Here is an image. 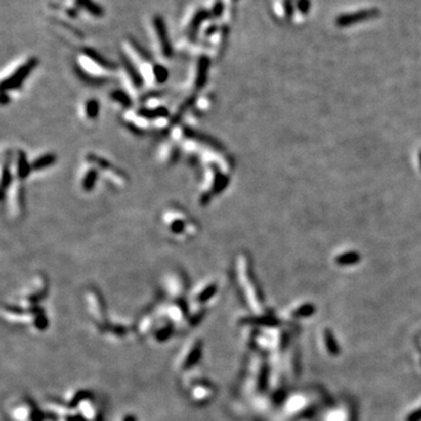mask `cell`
I'll return each instance as SVG.
<instances>
[{"label": "cell", "instance_id": "1", "mask_svg": "<svg viewBox=\"0 0 421 421\" xmlns=\"http://www.w3.org/2000/svg\"><path fill=\"white\" fill-rule=\"evenodd\" d=\"M161 221L166 232L176 239L186 240L193 238L198 233V224L179 206H170L165 209Z\"/></svg>", "mask_w": 421, "mask_h": 421}, {"label": "cell", "instance_id": "2", "mask_svg": "<svg viewBox=\"0 0 421 421\" xmlns=\"http://www.w3.org/2000/svg\"><path fill=\"white\" fill-rule=\"evenodd\" d=\"M204 165V182H202L200 192H199V202L201 205H207L216 195L220 194L226 190L229 180V175L221 170L216 164L202 163Z\"/></svg>", "mask_w": 421, "mask_h": 421}, {"label": "cell", "instance_id": "3", "mask_svg": "<svg viewBox=\"0 0 421 421\" xmlns=\"http://www.w3.org/2000/svg\"><path fill=\"white\" fill-rule=\"evenodd\" d=\"M37 63H39V60L33 56V58H29L25 62H22L20 66H18L7 76L4 77L2 81L3 94H9L14 92V90L20 89L32 71L36 68Z\"/></svg>", "mask_w": 421, "mask_h": 421}, {"label": "cell", "instance_id": "4", "mask_svg": "<svg viewBox=\"0 0 421 421\" xmlns=\"http://www.w3.org/2000/svg\"><path fill=\"white\" fill-rule=\"evenodd\" d=\"M85 159L95 165L100 170L101 174L104 175L105 179H107L108 182H110L112 185L122 189V187H124L128 184L127 175L124 174L122 170H119L117 166H115L114 164L110 163L108 159H105L104 157H101L97 155V153L89 152L86 155Z\"/></svg>", "mask_w": 421, "mask_h": 421}, {"label": "cell", "instance_id": "5", "mask_svg": "<svg viewBox=\"0 0 421 421\" xmlns=\"http://www.w3.org/2000/svg\"><path fill=\"white\" fill-rule=\"evenodd\" d=\"M3 201L7 200L9 214L13 219H19L25 209V191L24 182L14 179L5 194L2 195Z\"/></svg>", "mask_w": 421, "mask_h": 421}, {"label": "cell", "instance_id": "6", "mask_svg": "<svg viewBox=\"0 0 421 421\" xmlns=\"http://www.w3.org/2000/svg\"><path fill=\"white\" fill-rule=\"evenodd\" d=\"M210 66V59L207 55H200L197 60L195 71L193 80L189 87V95L187 96H198L199 92L207 83L208 70Z\"/></svg>", "mask_w": 421, "mask_h": 421}, {"label": "cell", "instance_id": "7", "mask_svg": "<svg viewBox=\"0 0 421 421\" xmlns=\"http://www.w3.org/2000/svg\"><path fill=\"white\" fill-rule=\"evenodd\" d=\"M201 351L202 343L200 340H194L190 342L189 345H186V348L184 349L182 355H180L178 362H177V367L180 371L190 370L191 367H193L199 362V359L201 357Z\"/></svg>", "mask_w": 421, "mask_h": 421}, {"label": "cell", "instance_id": "8", "mask_svg": "<svg viewBox=\"0 0 421 421\" xmlns=\"http://www.w3.org/2000/svg\"><path fill=\"white\" fill-rule=\"evenodd\" d=\"M101 172L95 165L90 161L83 159V165L80 171V178H78V185L80 189L86 193H90L95 190L96 184L99 182Z\"/></svg>", "mask_w": 421, "mask_h": 421}, {"label": "cell", "instance_id": "9", "mask_svg": "<svg viewBox=\"0 0 421 421\" xmlns=\"http://www.w3.org/2000/svg\"><path fill=\"white\" fill-rule=\"evenodd\" d=\"M153 28H155L158 43L160 46V53L165 59H171L174 55V48H172L170 37H169V32L166 28L163 17L155 16L152 20Z\"/></svg>", "mask_w": 421, "mask_h": 421}, {"label": "cell", "instance_id": "10", "mask_svg": "<svg viewBox=\"0 0 421 421\" xmlns=\"http://www.w3.org/2000/svg\"><path fill=\"white\" fill-rule=\"evenodd\" d=\"M47 291H48V285H47V282L45 280L44 276L41 275H37L35 276V279L33 280L31 287H29V290H25L22 292L21 295V300L22 302L27 303V304H33L35 303L36 301H40L41 299H44L45 296L47 295Z\"/></svg>", "mask_w": 421, "mask_h": 421}, {"label": "cell", "instance_id": "11", "mask_svg": "<svg viewBox=\"0 0 421 421\" xmlns=\"http://www.w3.org/2000/svg\"><path fill=\"white\" fill-rule=\"evenodd\" d=\"M86 296H87V303L90 314H92L97 324H102L105 321V307L99 291L96 289H88Z\"/></svg>", "mask_w": 421, "mask_h": 421}, {"label": "cell", "instance_id": "12", "mask_svg": "<svg viewBox=\"0 0 421 421\" xmlns=\"http://www.w3.org/2000/svg\"><path fill=\"white\" fill-rule=\"evenodd\" d=\"M214 392H216V389L213 385H210L207 382L197 379V383H192V386H191L190 397L194 403L206 404L213 399L214 394H216Z\"/></svg>", "mask_w": 421, "mask_h": 421}, {"label": "cell", "instance_id": "13", "mask_svg": "<svg viewBox=\"0 0 421 421\" xmlns=\"http://www.w3.org/2000/svg\"><path fill=\"white\" fill-rule=\"evenodd\" d=\"M11 414H12V418L17 421H39L44 418L43 413L36 411L34 406L27 403V401L14 406Z\"/></svg>", "mask_w": 421, "mask_h": 421}, {"label": "cell", "instance_id": "14", "mask_svg": "<svg viewBox=\"0 0 421 421\" xmlns=\"http://www.w3.org/2000/svg\"><path fill=\"white\" fill-rule=\"evenodd\" d=\"M163 314L167 316L171 323H180L189 317L187 307L183 300H172V302L163 307Z\"/></svg>", "mask_w": 421, "mask_h": 421}, {"label": "cell", "instance_id": "15", "mask_svg": "<svg viewBox=\"0 0 421 421\" xmlns=\"http://www.w3.org/2000/svg\"><path fill=\"white\" fill-rule=\"evenodd\" d=\"M13 171L14 179L20 182H24L32 174L31 161L27 159V156L22 150H18L16 156H13Z\"/></svg>", "mask_w": 421, "mask_h": 421}, {"label": "cell", "instance_id": "16", "mask_svg": "<svg viewBox=\"0 0 421 421\" xmlns=\"http://www.w3.org/2000/svg\"><path fill=\"white\" fill-rule=\"evenodd\" d=\"M209 18H212V16H210V11L208 10L199 9L197 12L194 13V16L192 17V19H191L190 24L187 25V28H186L187 37H189L191 41H195L201 25L204 24L206 20H208Z\"/></svg>", "mask_w": 421, "mask_h": 421}, {"label": "cell", "instance_id": "17", "mask_svg": "<svg viewBox=\"0 0 421 421\" xmlns=\"http://www.w3.org/2000/svg\"><path fill=\"white\" fill-rule=\"evenodd\" d=\"M378 14V11L375 9L372 10H365V11H359V12L356 13H349V14H343V16L338 17L336 20V24L341 27L343 26H350L353 24H358L360 21L368 20V19H372Z\"/></svg>", "mask_w": 421, "mask_h": 421}, {"label": "cell", "instance_id": "18", "mask_svg": "<svg viewBox=\"0 0 421 421\" xmlns=\"http://www.w3.org/2000/svg\"><path fill=\"white\" fill-rule=\"evenodd\" d=\"M81 117L85 122L93 123L95 122L100 116V102L97 99L89 97L86 99L81 104L80 108Z\"/></svg>", "mask_w": 421, "mask_h": 421}, {"label": "cell", "instance_id": "19", "mask_svg": "<svg viewBox=\"0 0 421 421\" xmlns=\"http://www.w3.org/2000/svg\"><path fill=\"white\" fill-rule=\"evenodd\" d=\"M218 292V285L216 281H210L204 283L193 295V303L198 304L199 307L204 306L205 303L209 302L213 298H216Z\"/></svg>", "mask_w": 421, "mask_h": 421}, {"label": "cell", "instance_id": "20", "mask_svg": "<svg viewBox=\"0 0 421 421\" xmlns=\"http://www.w3.org/2000/svg\"><path fill=\"white\" fill-rule=\"evenodd\" d=\"M109 100H110V103L115 108L119 109L123 112L131 110L134 104V99L127 93V90H114V92L109 94Z\"/></svg>", "mask_w": 421, "mask_h": 421}, {"label": "cell", "instance_id": "21", "mask_svg": "<svg viewBox=\"0 0 421 421\" xmlns=\"http://www.w3.org/2000/svg\"><path fill=\"white\" fill-rule=\"evenodd\" d=\"M179 157V148L176 142L171 140V142L164 143L160 146L159 153H158V159L165 165H171L178 159Z\"/></svg>", "mask_w": 421, "mask_h": 421}, {"label": "cell", "instance_id": "22", "mask_svg": "<svg viewBox=\"0 0 421 421\" xmlns=\"http://www.w3.org/2000/svg\"><path fill=\"white\" fill-rule=\"evenodd\" d=\"M82 53H83V56H86L89 61H92L94 65L100 67L104 71H114L117 69V66L114 62H110L108 59H105L104 56L101 55L100 53H97L95 50H93V48H85Z\"/></svg>", "mask_w": 421, "mask_h": 421}, {"label": "cell", "instance_id": "23", "mask_svg": "<svg viewBox=\"0 0 421 421\" xmlns=\"http://www.w3.org/2000/svg\"><path fill=\"white\" fill-rule=\"evenodd\" d=\"M167 289L174 300H182V296L186 290L185 277L180 274H172L167 280Z\"/></svg>", "mask_w": 421, "mask_h": 421}, {"label": "cell", "instance_id": "24", "mask_svg": "<svg viewBox=\"0 0 421 421\" xmlns=\"http://www.w3.org/2000/svg\"><path fill=\"white\" fill-rule=\"evenodd\" d=\"M56 161H58V157H56L55 153H53V152L41 153L40 156L35 157L34 159L31 161L32 172H40V171L48 170L50 167L54 166Z\"/></svg>", "mask_w": 421, "mask_h": 421}, {"label": "cell", "instance_id": "25", "mask_svg": "<svg viewBox=\"0 0 421 421\" xmlns=\"http://www.w3.org/2000/svg\"><path fill=\"white\" fill-rule=\"evenodd\" d=\"M77 408L80 411L78 414L83 418V420L96 421L97 415H99V408H97L95 401H93L89 397L86 398L83 401H81Z\"/></svg>", "mask_w": 421, "mask_h": 421}, {"label": "cell", "instance_id": "26", "mask_svg": "<svg viewBox=\"0 0 421 421\" xmlns=\"http://www.w3.org/2000/svg\"><path fill=\"white\" fill-rule=\"evenodd\" d=\"M74 4L76 5L78 9L85 10L86 12H88L92 16L96 18H101L104 16V9L100 4H97L94 0H74Z\"/></svg>", "mask_w": 421, "mask_h": 421}, {"label": "cell", "instance_id": "27", "mask_svg": "<svg viewBox=\"0 0 421 421\" xmlns=\"http://www.w3.org/2000/svg\"><path fill=\"white\" fill-rule=\"evenodd\" d=\"M323 340H324V344L328 352L331 356H340L341 353V347L338 341L334 337L333 332L330 329H325L324 332H323Z\"/></svg>", "mask_w": 421, "mask_h": 421}, {"label": "cell", "instance_id": "28", "mask_svg": "<svg viewBox=\"0 0 421 421\" xmlns=\"http://www.w3.org/2000/svg\"><path fill=\"white\" fill-rule=\"evenodd\" d=\"M241 323L243 324H253V325H262V326H277L280 324V321L276 317L272 316H260V317H247L243 318Z\"/></svg>", "mask_w": 421, "mask_h": 421}, {"label": "cell", "instance_id": "29", "mask_svg": "<svg viewBox=\"0 0 421 421\" xmlns=\"http://www.w3.org/2000/svg\"><path fill=\"white\" fill-rule=\"evenodd\" d=\"M174 326H172V323L169 322V323H164V324H161L158 326V328L153 329V338H155L156 342H164L170 338L171 333H172V329Z\"/></svg>", "mask_w": 421, "mask_h": 421}, {"label": "cell", "instance_id": "30", "mask_svg": "<svg viewBox=\"0 0 421 421\" xmlns=\"http://www.w3.org/2000/svg\"><path fill=\"white\" fill-rule=\"evenodd\" d=\"M316 307L314 306L313 303H306V304H302V306L299 307L298 309H295L292 311V317L295 318H306V317H310V316H313L316 314Z\"/></svg>", "mask_w": 421, "mask_h": 421}, {"label": "cell", "instance_id": "31", "mask_svg": "<svg viewBox=\"0 0 421 421\" xmlns=\"http://www.w3.org/2000/svg\"><path fill=\"white\" fill-rule=\"evenodd\" d=\"M212 103L213 99L210 97V95H200L197 96V99H195L193 108L197 109L198 112H205L208 110Z\"/></svg>", "mask_w": 421, "mask_h": 421}, {"label": "cell", "instance_id": "32", "mask_svg": "<svg viewBox=\"0 0 421 421\" xmlns=\"http://www.w3.org/2000/svg\"><path fill=\"white\" fill-rule=\"evenodd\" d=\"M268 381H269V366L267 364H262L260 373H259L258 378V389L260 391H265L268 386Z\"/></svg>", "mask_w": 421, "mask_h": 421}, {"label": "cell", "instance_id": "33", "mask_svg": "<svg viewBox=\"0 0 421 421\" xmlns=\"http://www.w3.org/2000/svg\"><path fill=\"white\" fill-rule=\"evenodd\" d=\"M336 261L338 265H342V266L353 265V263H357L359 261V255L357 253L343 254V255H341V257H338L336 259Z\"/></svg>", "mask_w": 421, "mask_h": 421}, {"label": "cell", "instance_id": "34", "mask_svg": "<svg viewBox=\"0 0 421 421\" xmlns=\"http://www.w3.org/2000/svg\"><path fill=\"white\" fill-rule=\"evenodd\" d=\"M209 11H210V16H212V18H220L225 12L224 3L221 2V0H218V2L214 3V5L212 6V9H210Z\"/></svg>", "mask_w": 421, "mask_h": 421}, {"label": "cell", "instance_id": "35", "mask_svg": "<svg viewBox=\"0 0 421 421\" xmlns=\"http://www.w3.org/2000/svg\"><path fill=\"white\" fill-rule=\"evenodd\" d=\"M406 421H421V407L409 413L407 418H406Z\"/></svg>", "mask_w": 421, "mask_h": 421}, {"label": "cell", "instance_id": "36", "mask_svg": "<svg viewBox=\"0 0 421 421\" xmlns=\"http://www.w3.org/2000/svg\"><path fill=\"white\" fill-rule=\"evenodd\" d=\"M219 32V26L213 24V25H209L207 28L205 29V35L207 37H212L217 34V33Z\"/></svg>", "mask_w": 421, "mask_h": 421}, {"label": "cell", "instance_id": "37", "mask_svg": "<svg viewBox=\"0 0 421 421\" xmlns=\"http://www.w3.org/2000/svg\"><path fill=\"white\" fill-rule=\"evenodd\" d=\"M298 6H299L301 12L307 13L310 9V2H309V0H299Z\"/></svg>", "mask_w": 421, "mask_h": 421}, {"label": "cell", "instance_id": "38", "mask_svg": "<svg viewBox=\"0 0 421 421\" xmlns=\"http://www.w3.org/2000/svg\"><path fill=\"white\" fill-rule=\"evenodd\" d=\"M121 421H137L136 420V416L133 415V414H127L123 416V419H121Z\"/></svg>", "mask_w": 421, "mask_h": 421}, {"label": "cell", "instance_id": "39", "mask_svg": "<svg viewBox=\"0 0 421 421\" xmlns=\"http://www.w3.org/2000/svg\"><path fill=\"white\" fill-rule=\"evenodd\" d=\"M52 421H53V420H52Z\"/></svg>", "mask_w": 421, "mask_h": 421}]
</instances>
